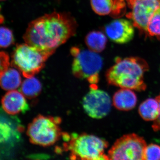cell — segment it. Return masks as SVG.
Listing matches in <instances>:
<instances>
[{"instance_id": "cell-1", "label": "cell", "mask_w": 160, "mask_h": 160, "mask_svg": "<svg viewBox=\"0 0 160 160\" xmlns=\"http://www.w3.org/2000/svg\"><path fill=\"white\" fill-rule=\"evenodd\" d=\"M78 24L71 14L53 12L29 23L23 39L26 44L54 52L76 32Z\"/></svg>"}, {"instance_id": "cell-2", "label": "cell", "mask_w": 160, "mask_h": 160, "mask_svg": "<svg viewBox=\"0 0 160 160\" xmlns=\"http://www.w3.org/2000/svg\"><path fill=\"white\" fill-rule=\"evenodd\" d=\"M149 66L145 60L138 57L117 58L115 63L106 73L109 85L135 91L146 90L144 74Z\"/></svg>"}, {"instance_id": "cell-3", "label": "cell", "mask_w": 160, "mask_h": 160, "mask_svg": "<svg viewBox=\"0 0 160 160\" xmlns=\"http://www.w3.org/2000/svg\"><path fill=\"white\" fill-rule=\"evenodd\" d=\"M67 139V142L64 145V149L69 152L71 159L101 160H109L105 154L109 146L106 140L93 135L72 133L69 135L63 133Z\"/></svg>"}, {"instance_id": "cell-4", "label": "cell", "mask_w": 160, "mask_h": 160, "mask_svg": "<svg viewBox=\"0 0 160 160\" xmlns=\"http://www.w3.org/2000/svg\"><path fill=\"white\" fill-rule=\"evenodd\" d=\"M28 44L18 45L12 55L11 65L26 78L33 77L44 68L45 63L53 54Z\"/></svg>"}, {"instance_id": "cell-5", "label": "cell", "mask_w": 160, "mask_h": 160, "mask_svg": "<svg viewBox=\"0 0 160 160\" xmlns=\"http://www.w3.org/2000/svg\"><path fill=\"white\" fill-rule=\"evenodd\" d=\"M61 119L39 115L28 126L27 135L32 144L47 147L53 145L63 135Z\"/></svg>"}, {"instance_id": "cell-6", "label": "cell", "mask_w": 160, "mask_h": 160, "mask_svg": "<svg viewBox=\"0 0 160 160\" xmlns=\"http://www.w3.org/2000/svg\"><path fill=\"white\" fill-rule=\"evenodd\" d=\"M74 57L72 70L75 77L86 79L92 85L99 81V72L102 69L103 60L97 52L74 47L71 49Z\"/></svg>"}, {"instance_id": "cell-7", "label": "cell", "mask_w": 160, "mask_h": 160, "mask_svg": "<svg viewBox=\"0 0 160 160\" xmlns=\"http://www.w3.org/2000/svg\"><path fill=\"white\" fill-rule=\"evenodd\" d=\"M146 146V141L138 135H124L116 141L108 151V159L143 160Z\"/></svg>"}, {"instance_id": "cell-8", "label": "cell", "mask_w": 160, "mask_h": 160, "mask_svg": "<svg viewBox=\"0 0 160 160\" xmlns=\"http://www.w3.org/2000/svg\"><path fill=\"white\" fill-rule=\"evenodd\" d=\"M131 12L126 17L142 33L148 34L149 20L160 5V0H126Z\"/></svg>"}, {"instance_id": "cell-9", "label": "cell", "mask_w": 160, "mask_h": 160, "mask_svg": "<svg viewBox=\"0 0 160 160\" xmlns=\"http://www.w3.org/2000/svg\"><path fill=\"white\" fill-rule=\"evenodd\" d=\"M92 86L83 99V108L90 117L102 118L110 112L112 101L107 92L98 89L96 85Z\"/></svg>"}, {"instance_id": "cell-10", "label": "cell", "mask_w": 160, "mask_h": 160, "mask_svg": "<svg viewBox=\"0 0 160 160\" xmlns=\"http://www.w3.org/2000/svg\"><path fill=\"white\" fill-rule=\"evenodd\" d=\"M133 24L128 20L120 19L114 20L105 28L108 37L112 42L118 44L129 42L134 37Z\"/></svg>"}, {"instance_id": "cell-11", "label": "cell", "mask_w": 160, "mask_h": 160, "mask_svg": "<svg viewBox=\"0 0 160 160\" xmlns=\"http://www.w3.org/2000/svg\"><path fill=\"white\" fill-rule=\"evenodd\" d=\"M14 118L0 113V146H12L18 139L22 128Z\"/></svg>"}, {"instance_id": "cell-12", "label": "cell", "mask_w": 160, "mask_h": 160, "mask_svg": "<svg viewBox=\"0 0 160 160\" xmlns=\"http://www.w3.org/2000/svg\"><path fill=\"white\" fill-rule=\"evenodd\" d=\"M93 11L99 15L120 17L126 12L125 0H90Z\"/></svg>"}, {"instance_id": "cell-13", "label": "cell", "mask_w": 160, "mask_h": 160, "mask_svg": "<svg viewBox=\"0 0 160 160\" xmlns=\"http://www.w3.org/2000/svg\"><path fill=\"white\" fill-rule=\"evenodd\" d=\"M2 104L4 111L10 115L25 113L29 109L25 96L16 90H11L6 93L2 99Z\"/></svg>"}, {"instance_id": "cell-14", "label": "cell", "mask_w": 160, "mask_h": 160, "mask_svg": "<svg viewBox=\"0 0 160 160\" xmlns=\"http://www.w3.org/2000/svg\"><path fill=\"white\" fill-rule=\"evenodd\" d=\"M137 101V97L132 90L121 88L114 93L112 102L118 110L128 111L134 109Z\"/></svg>"}, {"instance_id": "cell-15", "label": "cell", "mask_w": 160, "mask_h": 160, "mask_svg": "<svg viewBox=\"0 0 160 160\" xmlns=\"http://www.w3.org/2000/svg\"><path fill=\"white\" fill-rule=\"evenodd\" d=\"M140 116L146 121H154L159 113V103L156 98L147 99L141 103L138 108Z\"/></svg>"}, {"instance_id": "cell-16", "label": "cell", "mask_w": 160, "mask_h": 160, "mask_svg": "<svg viewBox=\"0 0 160 160\" xmlns=\"http://www.w3.org/2000/svg\"><path fill=\"white\" fill-rule=\"evenodd\" d=\"M21 83L20 72L13 68H8L0 78V86L4 90H14L19 87Z\"/></svg>"}, {"instance_id": "cell-17", "label": "cell", "mask_w": 160, "mask_h": 160, "mask_svg": "<svg viewBox=\"0 0 160 160\" xmlns=\"http://www.w3.org/2000/svg\"><path fill=\"white\" fill-rule=\"evenodd\" d=\"M85 42L89 50L98 53L106 48L107 39L102 32L93 31L86 35Z\"/></svg>"}, {"instance_id": "cell-18", "label": "cell", "mask_w": 160, "mask_h": 160, "mask_svg": "<svg viewBox=\"0 0 160 160\" xmlns=\"http://www.w3.org/2000/svg\"><path fill=\"white\" fill-rule=\"evenodd\" d=\"M42 84L38 80L34 77L26 78L22 83L21 92L25 97L32 99L37 97L42 91Z\"/></svg>"}, {"instance_id": "cell-19", "label": "cell", "mask_w": 160, "mask_h": 160, "mask_svg": "<svg viewBox=\"0 0 160 160\" xmlns=\"http://www.w3.org/2000/svg\"><path fill=\"white\" fill-rule=\"evenodd\" d=\"M148 33L150 36H156L160 39V5L149 20Z\"/></svg>"}, {"instance_id": "cell-20", "label": "cell", "mask_w": 160, "mask_h": 160, "mask_svg": "<svg viewBox=\"0 0 160 160\" xmlns=\"http://www.w3.org/2000/svg\"><path fill=\"white\" fill-rule=\"evenodd\" d=\"M14 42L12 31L5 27H0V47L7 48Z\"/></svg>"}, {"instance_id": "cell-21", "label": "cell", "mask_w": 160, "mask_h": 160, "mask_svg": "<svg viewBox=\"0 0 160 160\" xmlns=\"http://www.w3.org/2000/svg\"><path fill=\"white\" fill-rule=\"evenodd\" d=\"M160 146L150 144L146 146L144 152L143 160H160Z\"/></svg>"}, {"instance_id": "cell-22", "label": "cell", "mask_w": 160, "mask_h": 160, "mask_svg": "<svg viewBox=\"0 0 160 160\" xmlns=\"http://www.w3.org/2000/svg\"><path fill=\"white\" fill-rule=\"evenodd\" d=\"M9 58L4 52H0V78L4 72L9 68Z\"/></svg>"}, {"instance_id": "cell-23", "label": "cell", "mask_w": 160, "mask_h": 160, "mask_svg": "<svg viewBox=\"0 0 160 160\" xmlns=\"http://www.w3.org/2000/svg\"><path fill=\"white\" fill-rule=\"evenodd\" d=\"M155 98L157 100L158 102L159 103V113L158 117L157 119L153 122L152 127L153 131L158 132L160 131V93Z\"/></svg>"}, {"instance_id": "cell-24", "label": "cell", "mask_w": 160, "mask_h": 160, "mask_svg": "<svg viewBox=\"0 0 160 160\" xmlns=\"http://www.w3.org/2000/svg\"><path fill=\"white\" fill-rule=\"evenodd\" d=\"M5 1V0H0V1Z\"/></svg>"}, {"instance_id": "cell-25", "label": "cell", "mask_w": 160, "mask_h": 160, "mask_svg": "<svg viewBox=\"0 0 160 160\" xmlns=\"http://www.w3.org/2000/svg\"></svg>"}]
</instances>
